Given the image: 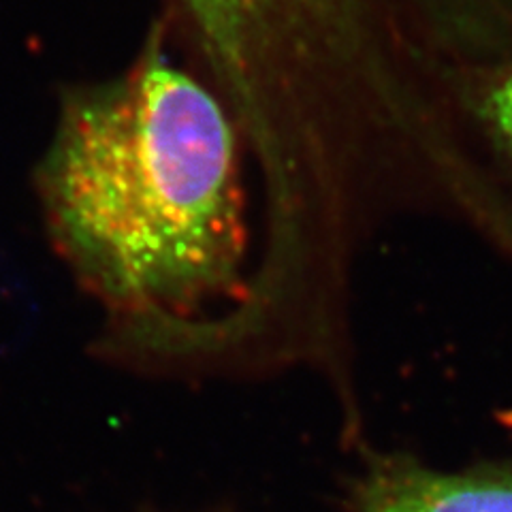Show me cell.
Here are the masks:
<instances>
[{
	"mask_svg": "<svg viewBox=\"0 0 512 512\" xmlns=\"http://www.w3.org/2000/svg\"><path fill=\"white\" fill-rule=\"evenodd\" d=\"M39 186L64 254L124 308H192L237 274L244 227L231 124L163 56L64 105Z\"/></svg>",
	"mask_w": 512,
	"mask_h": 512,
	"instance_id": "cell-1",
	"label": "cell"
},
{
	"mask_svg": "<svg viewBox=\"0 0 512 512\" xmlns=\"http://www.w3.org/2000/svg\"><path fill=\"white\" fill-rule=\"evenodd\" d=\"M355 512H512V461L442 472L406 455L374 457L352 489Z\"/></svg>",
	"mask_w": 512,
	"mask_h": 512,
	"instance_id": "cell-2",
	"label": "cell"
},
{
	"mask_svg": "<svg viewBox=\"0 0 512 512\" xmlns=\"http://www.w3.org/2000/svg\"><path fill=\"white\" fill-rule=\"evenodd\" d=\"M199 28L210 54L229 77L244 82L252 62L261 58L271 32L288 15L314 5V0H182Z\"/></svg>",
	"mask_w": 512,
	"mask_h": 512,
	"instance_id": "cell-3",
	"label": "cell"
},
{
	"mask_svg": "<svg viewBox=\"0 0 512 512\" xmlns=\"http://www.w3.org/2000/svg\"><path fill=\"white\" fill-rule=\"evenodd\" d=\"M487 114L512 152V71L500 79L487 99Z\"/></svg>",
	"mask_w": 512,
	"mask_h": 512,
	"instance_id": "cell-4",
	"label": "cell"
}]
</instances>
